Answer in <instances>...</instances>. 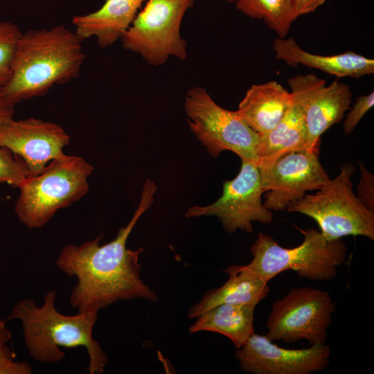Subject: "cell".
<instances>
[{
    "label": "cell",
    "mask_w": 374,
    "mask_h": 374,
    "mask_svg": "<svg viewBox=\"0 0 374 374\" xmlns=\"http://www.w3.org/2000/svg\"><path fill=\"white\" fill-rule=\"evenodd\" d=\"M157 190L156 183L147 179L132 219L111 242L100 245L103 235H100L80 245L69 244L62 249L55 264L69 276L77 278L69 303L78 312H98L119 301H158L155 292L141 278L139 257L143 249L127 247L129 235L152 205Z\"/></svg>",
    "instance_id": "6da1fadb"
},
{
    "label": "cell",
    "mask_w": 374,
    "mask_h": 374,
    "mask_svg": "<svg viewBox=\"0 0 374 374\" xmlns=\"http://www.w3.org/2000/svg\"><path fill=\"white\" fill-rule=\"evenodd\" d=\"M70 136L60 125L30 117L14 118L0 128V145L25 163L29 176L37 175L65 153Z\"/></svg>",
    "instance_id": "5bb4252c"
},
{
    "label": "cell",
    "mask_w": 374,
    "mask_h": 374,
    "mask_svg": "<svg viewBox=\"0 0 374 374\" xmlns=\"http://www.w3.org/2000/svg\"><path fill=\"white\" fill-rule=\"evenodd\" d=\"M263 193L257 164L241 159L239 173L224 181L222 195L209 205L188 208L185 215L188 218L214 216L227 233L237 230L251 233L253 222L268 224L273 220L271 211L262 201Z\"/></svg>",
    "instance_id": "30bf717a"
},
{
    "label": "cell",
    "mask_w": 374,
    "mask_h": 374,
    "mask_svg": "<svg viewBox=\"0 0 374 374\" xmlns=\"http://www.w3.org/2000/svg\"><path fill=\"white\" fill-rule=\"evenodd\" d=\"M374 105V92L357 98L353 107L347 114L343 129L345 134H350L356 127L362 117Z\"/></svg>",
    "instance_id": "cb8c5ba5"
},
{
    "label": "cell",
    "mask_w": 374,
    "mask_h": 374,
    "mask_svg": "<svg viewBox=\"0 0 374 374\" xmlns=\"http://www.w3.org/2000/svg\"><path fill=\"white\" fill-rule=\"evenodd\" d=\"M301 231L303 240L293 248L281 247L272 236L259 232L250 248L253 258L244 267L268 282L287 269L312 280L334 278L337 267L347 261V247L344 240H328L312 227Z\"/></svg>",
    "instance_id": "277c9868"
},
{
    "label": "cell",
    "mask_w": 374,
    "mask_h": 374,
    "mask_svg": "<svg viewBox=\"0 0 374 374\" xmlns=\"http://www.w3.org/2000/svg\"><path fill=\"white\" fill-rule=\"evenodd\" d=\"M229 3H235L236 0H226Z\"/></svg>",
    "instance_id": "f546056e"
},
{
    "label": "cell",
    "mask_w": 374,
    "mask_h": 374,
    "mask_svg": "<svg viewBox=\"0 0 374 374\" xmlns=\"http://www.w3.org/2000/svg\"><path fill=\"white\" fill-rule=\"evenodd\" d=\"M275 58L287 65L313 68L337 78H359L374 73V60L355 52L333 55L313 54L303 50L292 37H277L272 44Z\"/></svg>",
    "instance_id": "9a60e30c"
},
{
    "label": "cell",
    "mask_w": 374,
    "mask_h": 374,
    "mask_svg": "<svg viewBox=\"0 0 374 374\" xmlns=\"http://www.w3.org/2000/svg\"><path fill=\"white\" fill-rule=\"evenodd\" d=\"M146 0H105L97 10L72 18L83 41L93 37L101 48L112 46L130 27Z\"/></svg>",
    "instance_id": "2e32d148"
},
{
    "label": "cell",
    "mask_w": 374,
    "mask_h": 374,
    "mask_svg": "<svg viewBox=\"0 0 374 374\" xmlns=\"http://www.w3.org/2000/svg\"><path fill=\"white\" fill-rule=\"evenodd\" d=\"M292 100L290 91L276 81H269L252 85L237 111L253 130L263 135L280 121Z\"/></svg>",
    "instance_id": "e0dca14e"
},
{
    "label": "cell",
    "mask_w": 374,
    "mask_h": 374,
    "mask_svg": "<svg viewBox=\"0 0 374 374\" xmlns=\"http://www.w3.org/2000/svg\"><path fill=\"white\" fill-rule=\"evenodd\" d=\"M84 60L82 40L64 25L28 30L17 42L10 78L0 94L15 105L43 96L76 78Z\"/></svg>",
    "instance_id": "7a4b0ae2"
},
{
    "label": "cell",
    "mask_w": 374,
    "mask_h": 374,
    "mask_svg": "<svg viewBox=\"0 0 374 374\" xmlns=\"http://www.w3.org/2000/svg\"><path fill=\"white\" fill-rule=\"evenodd\" d=\"M355 168L346 163L339 174L329 179L314 194L306 193L286 210L312 217L328 240L362 235L374 240V212L366 208L353 190Z\"/></svg>",
    "instance_id": "8992f818"
},
{
    "label": "cell",
    "mask_w": 374,
    "mask_h": 374,
    "mask_svg": "<svg viewBox=\"0 0 374 374\" xmlns=\"http://www.w3.org/2000/svg\"><path fill=\"white\" fill-rule=\"evenodd\" d=\"M93 172V167L81 157L64 154L52 160L19 186L14 207L18 220L30 229L44 226L59 210L87 194Z\"/></svg>",
    "instance_id": "5b68a950"
},
{
    "label": "cell",
    "mask_w": 374,
    "mask_h": 374,
    "mask_svg": "<svg viewBox=\"0 0 374 374\" xmlns=\"http://www.w3.org/2000/svg\"><path fill=\"white\" fill-rule=\"evenodd\" d=\"M358 163L361 175L357 186L356 195L366 208L374 212V176L366 168L362 162L359 161Z\"/></svg>",
    "instance_id": "d4e9b609"
},
{
    "label": "cell",
    "mask_w": 374,
    "mask_h": 374,
    "mask_svg": "<svg viewBox=\"0 0 374 374\" xmlns=\"http://www.w3.org/2000/svg\"><path fill=\"white\" fill-rule=\"evenodd\" d=\"M32 373L33 368L28 362L0 360V374H30Z\"/></svg>",
    "instance_id": "4316f807"
},
{
    "label": "cell",
    "mask_w": 374,
    "mask_h": 374,
    "mask_svg": "<svg viewBox=\"0 0 374 374\" xmlns=\"http://www.w3.org/2000/svg\"><path fill=\"white\" fill-rule=\"evenodd\" d=\"M287 83L293 99L299 105L308 131L309 150L319 149L321 136L339 123L350 107L352 91L339 81L327 85L314 73L299 74Z\"/></svg>",
    "instance_id": "7c38bea8"
},
{
    "label": "cell",
    "mask_w": 374,
    "mask_h": 374,
    "mask_svg": "<svg viewBox=\"0 0 374 374\" xmlns=\"http://www.w3.org/2000/svg\"><path fill=\"white\" fill-rule=\"evenodd\" d=\"M22 33L15 24L0 21V90L10 80L15 48Z\"/></svg>",
    "instance_id": "7402d4cb"
},
{
    "label": "cell",
    "mask_w": 374,
    "mask_h": 374,
    "mask_svg": "<svg viewBox=\"0 0 374 374\" xmlns=\"http://www.w3.org/2000/svg\"><path fill=\"white\" fill-rule=\"evenodd\" d=\"M11 332L6 326V321L0 317V360H14L15 355L8 346Z\"/></svg>",
    "instance_id": "484cf974"
},
{
    "label": "cell",
    "mask_w": 374,
    "mask_h": 374,
    "mask_svg": "<svg viewBox=\"0 0 374 374\" xmlns=\"http://www.w3.org/2000/svg\"><path fill=\"white\" fill-rule=\"evenodd\" d=\"M255 304H220L203 312L189 328L190 333L217 332L229 338L236 348L254 333Z\"/></svg>",
    "instance_id": "ffe728a7"
},
{
    "label": "cell",
    "mask_w": 374,
    "mask_h": 374,
    "mask_svg": "<svg viewBox=\"0 0 374 374\" xmlns=\"http://www.w3.org/2000/svg\"><path fill=\"white\" fill-rule=\"evenodd\" d=\"M258 167L266 193L263 204L270 211L286 210L330 179L319 161V149L287 152L272 163Z\"/></svg>",
    "instance_id": "8fae6325"
},
{
    "label": "cell",
    "mask_w": 374,
    "mask_h": 374,
    "mask_svg": "<svg viewBox=\"0 0 374 374\" xmlns=\"http://www.w3.org/2000/svg\"><path fill=\"white\" fill-rule=\"evenodd\" d=\"M335 310L328 291L306 286L292 288L273 303L266 336L288 344L302 339L311 345L326 344Z\"/></svg>",
    "instance_id": "9c48e42d"
},
{
    "label": "cell",
    "mask_w": 374,
    "mask_h": 374,
    "mask_svg": "<svg viewBox=\"0 0 374 374\" xmlns=\"http://www.w3.org/2000/svg\"><path fill=\"white\" fill-rule=\"evenodd\" d=\"M55 291H48L41 307L34 299H20L13 306L7 321H21L26 346L29 355L35 361L57 363L65 357L61 348L83 346L89 355V373H103L108 358L99 342L93 337L98 312L62 314L55 308Z\"/></svg>",
    "instance_id": "3957f363"
},
{
    "label": "cell",
    "mask_w": 374,
    "mask_h": 374,
    "mask_svg": "<svg viewBox=\"0 0 374 374\" xmlns=\"http://www.w3.org/2000/svg\"><path fill=\"white\" fill-rule=\"evenodd\" d=\"M184 109L188 127L213 157L224 151L236 154L258 165L260 136L253 130L238 112L217 105L202 87L188 90Z\"/></svg>",
    "instance_id": "52a82bcc"
},
{
    "label": "cell",
    "mask_w": 374,
    "mask_h": 374,
    "mask_svg": "<svg viewBox=\"0 0 374 374\" xmlns=\"http://www.w3.org/2000/svg\"><path fill=\"white\" fill-rule=\"evenodd\" d=\"M195 0H146L120 37L124 49L139 54L150 65L170 57L187 58V42L180 34L182 19Z\"/></svg>",
    "instance_id": "ba28073f"
},
{
    "label": "cell",
    "mask_w": 374,
    "mask_h": 374,
    "mask_svg": "<svg viewBox=\"0 0 374 374\" xmlns=\"http://www.w3.org/2000/svg\"><path fill=\"white\" fill-rule=\"evenodd\" d=\"M225 272L228 280L220 287L206 292L202 299L192 306L188 318H197L203 312L220 304H257L269 292L268 281L250 273L244 266L231 265Z\"/></svg>",
    "instance_id": "ac0fdd59"
},
{
    "label": "cell",
    "mask_w": 374,
    "mask_h": 374,
    "mask_svg": "<svg viewBox=\"0 0 374 374\" xmlns=\"http://www.w3.org/2000/svg\"><path fill=\"white\" fill-rule=\"evenodd\" d=\"M28 176L24 161L0 145V186L6 184L19 188Z\"/></svg>",
    "instance_id": "603a6c76"
},
{
    "label": "cell",
    "mask_w": 374,
    "mask_h": 374,
    "mask_svg": "<svg viewBox=\"0 0 374 374\" xmlns=\"http://www.w3.org/2000/svg\"><path fill=\"white\" fill-rule=\"evenodd\" d=\"M260 136L258 166L271 163L287 152L309 150L303 112L293 98L286 114L276 126Z\"/></svg>",
    "instance_id": "d6986e66"
},
{
    "label": "cell",
    "mask_w": 374,
    "mask_h": 374,
    "mask_svg": "<svg viewBox=\"0 0 374 374\" xmlns=\"http://www.w3.org/2000/svg\"><path fill=\"white\" fill-rule=\"evenodd\" d=\"M330 356L326 344L287 349L255 332L235 353L241 370L253 374H310L327 368Z\"/></svg>",
    "instance_id": "4fadbf2b"
},
{
    "label": "cell",
    "mask_w": 374,
    "mask_h": 374,
    "mask_svg": "<svg viewBox=\"0 0 374 374\" xmlns=\"http://www.w3.org/2000/svg\"><path fill=\"white\" fill-rule=\"evenodd\" d=\"M15 105L0 94V128L15 116Z\"/></svg>",
    "instance_id": "f1b7e54d"
},
{
    "label": "cell",
    "mask_w": 374,
    "mask_h": 374,
    "mask_svg": "<svg viewBox=\"0 0 374 374\" xmlns=\"http://www.w3.org/2000/svg\"><path fill=\"white\" fill-rule=\"evenodd\" d=\"M326 0H292L295 19L312 13L322 6Z\"/></svg>",
    "instance_id": "83f0119b"
},
{
    "label": "cell",
    "mask_w": 374,
    "mask_h": 374,
    "mask_svg": "<svg viewBox=\"0 0 374 374\" xmlns=\"http://www.w3.org/2000/svg\"><path fill=\"white\" fill-rule=\"evenodd\" d=\"M234 3L246 16L263 20L279 38H285L296 19L292 0H236Z\"/></svg>",
    "instance_id": "44dd1931"
}]
</instances>
